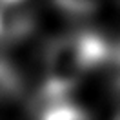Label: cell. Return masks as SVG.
<instances>
[{"label":"cell","instance_id":"1","mask_svg":"<svg viewBox=\"0 0 120 120\" xmlns=\"http://www.w3.org/2000/svg\"><path fill=\"white\" fill-rule=\"evenodd\" d=\"M111 55L113 45L93 31H78L55 38L45 49L47 80L42 87V102L47 104L66 98L86 71L109 62Z\"/></svg>","mask_w":120,"mask_h":120},{"label":"cell","instance_id":"4","mask_svg":"<svg viewBox=\"0 0 120 120\" xmlns=\"http://www.w3.org/2000/svg\"><path fill=\"white\" fill-rule=\"evenodd\" d=\"M53 2L62 11H66L69 15H76V16L91 15L100 6V0H53Z\"/></svg>","mask_w":120,"mask_h":120},{"label":"cell","instance_id":"2","mask_svg":"<svg viewBox=\"0 0 120 120\" xmlns=\"http://www.w3.org/2000/svg\"><path fill=\"white\" fill-rule=\"evenodd\" d=\"M40 116L47 120H78L84 118L86 113L78 109L75 104H69L66 98H58V100H51V102L44 104Z\"/></svg>","mask_w":120,"mask_h":120},{"label":"cell","instance_id":"5","mask_svg":"<svg viewBox=\"0 0 120 120\" xmlns=\"http://www.w3.org/2000/svg\"><path fill=\"white\" fill-rule=\"evenodd\" d=\"M27 0H0V6H18V4H26Z\"/></svg>","mask_w":120,"mask_h":120},{"label":"cell","instance_id":"3","mask_svg":"<svg viewBox=\"0 0 120 120\" xmlns=\"http://www.w3.org/2000/svg\"><path fill=\"white\" fill-rule=\"evenodd\" d=\"M20 91H22L20 75L9 62L0 58V102L18 97Z\"/></svg>","mask_w":120,"mask_h":120}]
</instances>
